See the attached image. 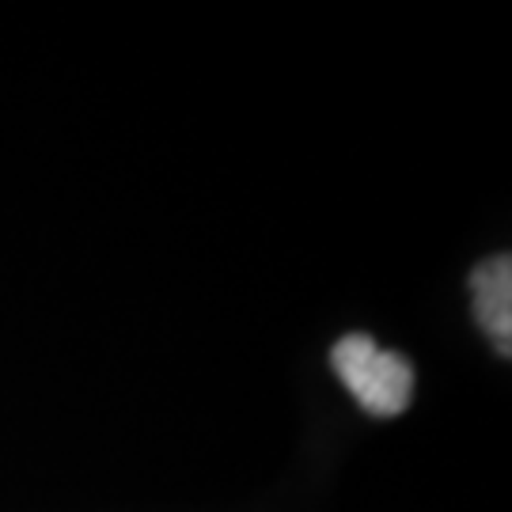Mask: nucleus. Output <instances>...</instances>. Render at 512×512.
I'll use <instances>...</instances> for the list:
<instances>
[{"label": "nucleus", "instance_id": "2", "mask_svg": "<svg viewBox=\"0 0 512 512\" xmlns=\"http://www.w3.org/2000/svg\"><path fill=\"white\" fill-rule=\"evenodd\" d=\"M475 289V315L482 330L490 334L501 357H509L512 346V262L509 255L486 258L471 277Z\"/></svg>", "mask_w": 512, "mask_h": 512}, {"label": "nucleus", "instance_id": "1", "mask_svg": "<svg viewBox=\"0 0 512 512\" xmlns=\"http://www.w3.org/2000/svg\"><path fill=\"white\" fill-rule=\"evenodd\" d=\"M330 365L349 395L376 418H395L410 406L414 395V368L406 357L380 349L368 334H346L330 349Z\"/></svg>", "mask_w": 512, "mask_h": 512}]
</instances>
